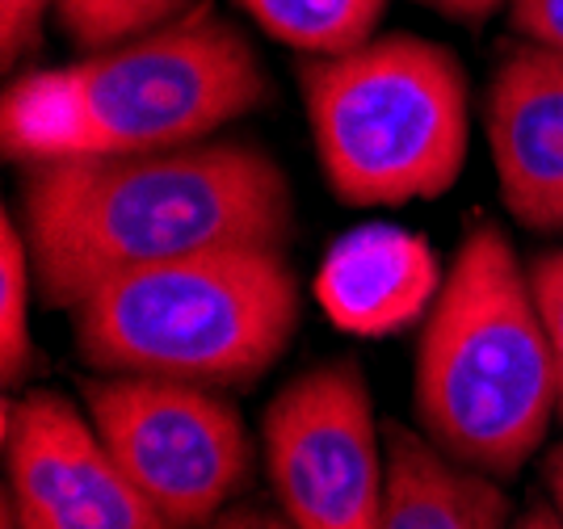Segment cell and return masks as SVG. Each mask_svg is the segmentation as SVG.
Here are the masks:
<instances>
[{
  "label": "cell",
  "instance_id": "cell-10",
  "mask_svg": "<svg viewBox=\"0 0 563 529\" xmlns=\"http://www.w3.org/2000/svg\"><path fill=\"white\" fill-rule=\"evenodd\" d=\"M442 282L438 256L417 231L366 223L324 253L316 299L341 332L391 337L438 302Z\"/></svg>",
  "mask_w": 563,
  "mask_h": 529
},
{
  "label": "cell",
  "instance_id": "cell-14",
  "mask_svg": "<svg viewBox=\"0 0 563 529\" xmlns=\"http://www.w3.org/2000/svg\"><path fill=\"white\" fill-rule=\"evenodd\" d=\"M30 286H34V261L25 249L13 214L4 210L0 223V374L13 387L30 366Z\"/></svg>",
  "mask_w": 563,
  "mask_h": 529
},
{
  "label": "cell",
  "instance_id": "cell-2",
  "mask_svg": "<svg viewBox=\"0 0 563 529\" xmlns=\"http://www.w3.org/2000/svg\"><path fill=\"white\" fill-rule=\"evenodd\" d=\"M261 97L257 51L198 4L76 64L18 76L0 101V143L18 164L173 152L207 143Z\"/></svg>",
  "mask_w": 563,
  "mask_h": 529
},
{
  "label": "cell",
  "instance_id": "cell-12",
  "mask_svg": "<svg viewBox=\"0 0 563 529\" xmlns=\"http://www.w3.org/2000/svg\"><path fill=\"white\" fill-rule=\"evenodd\" d=\"M253 22L282 46L307 51L316 59L345 55L371 43L387 0H235Z\"/></svg>",
  "mask_w": 563,
  "mask_h": 529
},
{
  "label": "cell",
  "instance_id": "cell-19",
  "mask_svg": "<svg viewBox=\"0 0 563 529\" xmlns=\"http://www.w3.org/2000/svg\"><path fill=\"white\" fill-rule=\"evenodd\" d=\"M433 9H442L446 18H459V22H479V18H488L496 4H505V0H429Z\"/></svg>",
  "mask_w": 563,
  "mask_h": 529
},
{
  "label": "cell",
  "instance_id": "cell-20",
  "mask_svg": "<svg viewBox=\"0 0 563 529\" xmlns=\"http://www.w3.org/2000/svg\"><path fill=\"white\" fill-rule=\"evenodd\" d=\"M509 529H563V513L555 500L551 505H530Z\"/></svg>",
  "mask_w": 563,
  "mask_h": 529
},
{
  "label": "cell",
  "instance_id": "cell-8",
  "mask_svg": "<svg viewBox=\"0 0 563 529\" xmlns=\"http://www.w3.org/2000/svg\"><path fill=\"white\" fill-rule=\"evenodd\" d=\"M9 505L22 529H168L110 445L59 392L4 404Z\"/></svg>",
  "mask_w": 563,
  "mask_h": 529
},
{
  "label": "cell",
  "instance_id": "cell-15",
  "mask_svg": "<svg viewBox=\"0 0 563 529\" xmlns=\"http://www.w3.org/2000/svg\"><path fill=\"white\" fill-rule=\"evenodd\" d=\"M530 286H534L542 328H547L551 357H555V374H560V412H563V249L542 253L530 265Z\"/></svg>",
  "mask_w": 563,
  "mask_h": 529
},
{
  "label": "cell",
  "instance_id": "cell-9",
  "mask_svg": "<svg viewBox=\"0 0 563 529\" xmlns=\"http://www.w3.org/2000/svg\"><path fill=\"white\" fill-rule=\"evenodd\" d=\"M500 202L521 228L563 231V55L521 43L488 89Z\"/></svg>",
  "mask_w": 563,
  "mask_h": 529
},
{
  "label": "cell",
  "instance_id": "cell-3",
  "mask_svg": "<svg viewBox=\"0 0 563 529\" xmlns=\"http://www.w3.org/2000/svg\"><path fill=\"white\" fill-rule=\"evenodd\" d=\"M412 404L421 433L488 475H517L560 412V374L530 274L496 228L463 235L429 307Z\"/></svg>",
  "mask_w": 563,
  "mask_h": 529
},
{
  "label": "cell",
  "instance_id": "cell-21",
  "mask_svg": "<svg viewBox=\"0 0 563 529\" xmlns=\"http://www.w3.org/2000/svg\"><path fill=\"white\" fill-rule=\"evenodd\" d=\"M547 492H551V500L563 513V441L551 450V459H547Z\"/></svg>",
  "mask_w": 563,
  "mask_h": 529
},
{
  "label": "cell",
  "instance_id": "cell-16",
  "mask_svg": "<svg viewBox=\"0 0 563 529\" xmlns=\"http://www.w3.org/2000/svg\"><path fill=\"white\" fill-rule=\"evenodd\" d=\"M47 13H55V0H0V59H4V68H13L25 51L38 46Z\"/></svg>",
  "mask_w": 563,
  "mask_h": 529
},
{
  "label": "cell",
  "instance_id": "cell-4",
  "mask_svg": "<svg viewBox=\"0 0 563 529\" xmlns=\"http://www.w3.org/2000/svg\"><path fill=\"white\" fill-rule=\"evenodd\" d=\"M76 349L101 374L249 387L299 328V286L282 249H214L147 265L71 307Z\"/></svg>",
  "mask_w": 563,
  "mask_h": 529
},
{
  "label": "cell",
  "instance_id": "cell-22",
  "mask_svg": "<svg viewBox=\"0 0 563 529\" xmlns=\"http://www.w3.org/2000/svg\"><path fill=\"white\" fill-rule=\"evenodd\" d=\"M0 526H4V529H22L18 513H13V505H9V496H4V513H0Z\"/></svg>",
  "mask_w": 563,
  "mask_h": 529
},
{
  "label": "cell",
  "instance_id": "cell-7",
  "mask_svg": "<svg viewBox=\"0 0 563 529\" xmlns=\"http://www.w3.org/2000/svg\"><path fill=\"white\" fill-rule=\"evenodd\" d=\"M265 471L299 529H383L387 445L350 357L303 370L265 408Z\"/></svg>",
  "mask_w": 563,
  "mask_h": 529
},
{
  "label": "cell",
  "instance_id": "cell-6",
  "mask_svg": "<svg viewBox=\"0 0 563 529\" xmlns=\"http://www.w3.org/2000/svg\"><path fill=\"white\" fill-rule=\"evenodd\" d=\"M97 433L168 529H202L249 480L244 420L214 387L106 374L85 387Z\"/></svg>",
  "mask_w": 563,
  "mask_h": 529
},
{
  "label": "cell",
  "instance_id": "cell-18",
  "mask_svg": "<svg viewBox=\"0 0 563 529\" xmlns=\"http://www.w3.org/2000/svg\"><path fill=\"white\" fill-rule=\"evenodd\" d=\"M202 529H299L286 513H269V508H232V513H219L211 526Z\"/></svg>",
  "mask_w": 563,
  "mask_h": 529
},
{
  "label": "cell",
  "instance_id": "cell-17",
  "mask_svg": "<svg viewBox=\"0 0 563 529\" xmlns=\"http://www.w3.org/2000/svg\"><path fill=\"white\" fill-rule=\"evenodd\" d=\"M509 18L526 43L563 55V0H509Z\"/></svg>",
  "mask_w": 563,
  "mask_h": 529
},
{
  "label": "cell",
  "instance_id": "cell-11",
  "mask_svg": "<svg viewBox=\"0 0 563 529\" xmlns=\"http://www.w3.org/2000/svg\"><path fill=\"white\" fill-rule=\"evenodd\" d=\"M383 445V529H509V500L488 471L459 462L404 425H387Z\"/></svg>",
  "mask_w": 563,
  "mask_h": 529
},
{
  "label": "cell",
  "instance_id": "cell-13",
  "mask_svg": "<svg viewBox=\"0 0 563 529\" xmlns=\"http://www.w3.org/2000/svg\"><path fill=\"white\" fill-rule=\"evenodd\" d=\"M177 13H186V0H55V22L85 51L126 43Z\"/></svg>",
  "mask_w": 563,
  "mask_h": 529
},
{
  "label": "cell",
  "instance_id": "cell-1",
  "mask_svg": "<svg viewBox=\"0 0 563 529\" xmlns=\"http://www.w3.org/2000/svg\"><path fill=\"white\" fill-rule=\"evenodd\" d=\"M25 249L47 307L214 249H282L295 202L278 161L253 143H189L143 156L25 164Z\"/></svg>",
  "mask_w": 563,
  "mask_h": 529
},
{
  "label": "cell",
  "instance_id": "cell-5",
  "mask_svg": "<svg viewBox=\"0 0 563 529\" xmlns=\"http://www.w3.org/2000/svg\"><path fill=\"white\" fill-rule=\"evenodd\" d=\"M303 101L324 181L350 207L438 198L467 164V76L446 46L417 34L311 59Z\"/></svg>",
  "mask_w": 563,
  "mask_h": 529
}]
</instances>
